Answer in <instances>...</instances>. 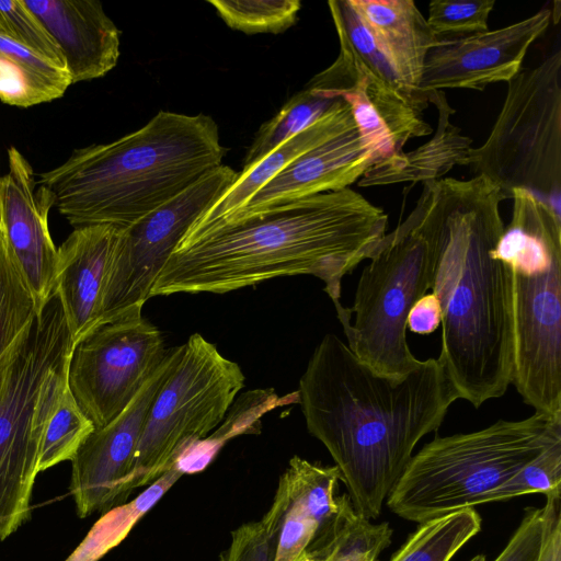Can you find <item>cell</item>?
<instances>
[{
    "label": "cell",
    "mask_w": 561,
    "mask_h": 561,
    "mask_svg": "<svg viewBox=\"0 0 561 561\" xmlns=\"http://www.w3.org/2000/svg\"><path fill=\"white\" fill-rule=\"evenodd\" d=\"M388 216L346 187L190 228L150 293L226 294L280 276L311 275L340 302L343 277L369 259Z\"/></svg>",
    "instance_id": "6da1fadb"
},
{
    "label": "cell",
    "mask_w": 561,
    "mask_h": 561,
    "mask_svg": "<svg viewBox=\"0 0 561 561\" xmlns=\"http://www.w3.org/2000/svg\"><path fill=\"white\" fill-rule=\"evenodd\" d=\"M458 399L438 357L390 378L332 333L314 348L298 390L309 433L329 450L354 510L367 519L380 515L417 443Z\"/></svg>",
    "instance_id": "7a4b0ae2"
},
{
    "label": "cell",
    "mask_w": 561,
    "mask_h": 561,
    "mask_svg": "<svg viewBox=\"0 0 561 561\" xmlns=\"http://www.w3.org/2000/svg\"><path fill=\"white\" fill-rule=\"evenodd\" d=\"M421 195L435 242L438 359L460 399L480 408L512 383L511 273L494 255L504 230L500 204L510 197L483 175L426 181Z\"/></svg>",
    "instance_id": "3957f363"
},
{
    "label": "cell",
    "mask_w": 561,
    "mask_h": 561,
    "mask_svg": "<svg viewBox=\"0 0 561 561\" xmlns=\"http://www.w3.org/2000/svg\"><path fill=\"white\" fill-rule=\"evenodd\" d=\"M226 151L210 116L160 111L117 140L76 149L37 183L73 228H125L220 167Z\"/></svg>",
    "instance_id": "277c9868"
},
{
    "label": "cell",
    "mask_w": 561,
    "mask_h": 561,
    "mask_svg": "<svg viewBox=\"0 0 561 561\" xmlns=\"http://www.w3.org/2000/svg\"><path fill=\"white\" fill-rule=\"evenodd\" d=\"M494 250L510 270L512 383L535 412L561 416V216L526 188Z\"/></svg>",
    "instance_id": "5b68a950"
},
{
    "label": "cell",
    "mask_w": 561,
    "mask_h": 561,
    "mask_svg": "<svg viewBox=\"0 0 561 561\" xmlns=\"http://www.w3.org/2000/svg\"><path fill=\"white\" fill-rule=\"evenodd\" d=\"M557 440L561 416L539 412L470 433L436 436L412 456L387 505L419 524L473 508Z\"/></svg>",
    "instance_id": "8992f818"
},
{
    "label": "cell",
    "mask_w": 561,
    "mask_h": 561,
    "mask_svg": "<svg viewBox=\"0 0 561 561\" xmlns=\"http://www.w3.org/2000/svg\"><path fill=\"white\" fill-rule=\"evenodd\" d=\"M72 347L55 293L0 362V540L30 516L42 435L69 386Z\"/></svg>",
    "instance_id": "52a82bcc"
},
{
    "label": "cell",
    "mask_w": 561,
    "mask_h": 561,
    "mask_svg": "<svg viewBox=\"0 0 561 561\" xmlns=\"http://www.w3.org/2000/svg\"><path fill=\"white\" fill-rule=\"evenodd\" d=\"M357 283L354 321L343 329L348 348L374 371L401 378L422 360L407 342L412 306L432 287L435 242L426 203L420 195L410 215L386 233Z\"/></svg>",
    "instance_id": "ba28073f"
},
{
    "label": "cell",
    "mask_w": 561,
    "mask_h": 561,
    "mask_svg": "<svg viewBox=\"0 0 561 561\" xmlns=\"http://www.w3.org/2000/svg\"><path fill=\"white\" fill-rule=\"evenodd\" d=\"M461 167L488 178L510 198L514 188H526L560 210L561 50L507 82L489 137L471 148Z\"/></svg>",
    "instance_id": "9c48e42d"
},
{
    "label": "cell",
    "mask_w": 561,
    "mask_h": 561,
    "mask_svg": "<svg viewBox=\"0 0 561 561\" xmlns=\"http://www.w3.org/2000/svg\"><path fill=\"white\" fill-rule=\"evenodd\" d=\"M244 380L237 363L199 333L192 334L150 407L121 503L172 469L184 449L206 438L224 421Z\"/></svg>",
    "instance_id": "30bf717a"
},
{
    "label": "cell",
    "mask_w": 561,
    "mask_h": 561,
    "mask_svg": "<svg viewBox=\"0 0 561 561\" xmlns=\"http://www.w3.org/2000/svg\"><path fill=\"white\" fill-rule=\"evenodd\" d=\"M141 310L117 313L73 344L69 388L95 430L124 411L167 355L160 331Z\"/></svg>",
    "instance_id": "8fae6325"
},
{
    "label": "cell",
    "mask_w": 561,
    "mask_h": 561,
    "mask_svg": "<svg viewBox=\"0 0 561 561\" xmlns=\"http://www.w3.org/2000/svg\"><path fill=\"white\" fill-rule=\"evenodd\" d=\"M237 178L238 172L221 164L135 224L118 227L105 278L101 322L144 306L190 227Z\"/></svg>",
    "instance_id": "7c38bea8"
},
{
    "label": "cell",
    "mask_w": 561,
    "mask_h": 561,
    "mask_svg": "<svg viewBox=\"0 0 561 561\" xmlns=\"http://www.w3.org/2000/svg\"><path fill=\"white\" fill-rule=\"evenodd\" d=\"M181 351L182 345L168 348L163 360L124 411L104 427L94 428L71 459L70 491L80 517L122 504V490L148 412Z\"/></svg>",
    "instance_id": "4fadbf2b"
},
{
    "label": "cell",
    "mask_w": 561,
    "mask_h": 561,
    "mask_svg": "<svg viewBox=\"0 0 561 561\" xmlns=\"http://www.w3.org/2000/svg\"><path fill=\"white\" fill-rule=\"evenodd\" d=\"M551 14V10L541 9L502 28L442 38L425 59L420 92L427 101V92L435 90L482 91L488 84L508 82L520 71L531 44L548 28Z\"/></svg>",
    "instance_id": "5bb4252c"
},
{
    "label": "cell",
    "mask_w": 561,
    "mask_h": 561,
    "mask_svg": "<svg viewBox=\"0 0 561 561\" xmlns=\"http://www.w3.org/2000/svg\"><path fill=\"white\" fill-rule=\"evenodd\" d=\"M8 158L9 171L0 178V225L38 314L55 295L57 248L48 229L54 202L45 187L35 191L33 169L18 149L11 147Z\"/></svg>",
    "instance_id": "9a60e30c"
},
{
    "label": "cell",
    "mask_w": 561,
    "mask_h": 561,
    "mask_svg": "<svg viewBox=\"0 0 561 561\" xmlns=\"http://www.w3.org/2000/svg\"><path fill=\"white\" fill-rule=\"evenodd\" d=\"M376 162L378 156L362 136L352 114L335 131L300 154L244 206L228 216L255 213L350 187Z\"/></svg>",
    "instance_id": "2e32d148"
},
{
    "label": "cell",
    "mask_w": 561,
    "mask_h": 561,
    "mask_svg": "<svg viewBox=\"0 0 561 561\" xmlns=\"http://www.w3.org/2000/svg\"><path fill=\"white\" fill-rule=\"evenodd\" d=\"M60 48L71 83L101 78L119 58L121 32L95 0H23Z\"/></svg>",
    "instance_id": "e0dca14e"
},
{
    "label": "cell",
    "mask_w": 561,
    "mask_h": 561,
    "mask_svg": "<svg viewBox=\"0 0 561 561\" xmlns=\"http://www.w3.org/2000/svg\"><path fill=\"white\" fill-rule=\"evenodd\" d=\"M118 227L93 225L75 228L57 248L55 293L73 344L102 319V299Z\"/></svg>",
    "instance_id": "ac0fdd59"
},
{
    "label": "cell",
    "mask_w": 561,
    "mask_h": 561,
    "mask_svg": "<svg viewBox=\"0 0 561 561\" xmlns=\"http://www.w3.org/2000/svg\"><path fill=\"white\" fill-rule=\"evenodd\" d=\"M340 51L331 66L317 73L306 88L329 99L353 88L368 101L389 130L398 151L414 137L427 136L432 127L423 118L424 108L375 73L353 48L343 28L334 24Z\"/></svg>",
    "instance_id": "d6986e66"
},
{
    "label": "cell",
    "mask_w": 561,
    "mask_h": 561,
    "mask_svg": "<svg viewBox=\"0 0 561 561\" xmlns=\"http://www.w3.org/2000/svg\"><path fill=\"white\" fill-rule=\"evenodd\" d=\"M379 51L409 93L427 107L419 90L425 59L442 38L412 0H348Z\"/></svg>",
    "instance_id": "ffe728a7"
},
{
    "label": "cell",
    "mask_w": 561,
    "mask_h": 561,
    "mask_svg": "<svg viewBox=\"0 0 561 561\" xmlns=\"http://www.w3.org/2000/svg\"><path fill=\"white\" fill-rule=\"evenodd\" d=\"M426 99L438 114L433 137L411 151L376 162L357 181L359 187L439 180L454 167L461 165L472 148V139L450 122L455 110L443 90L427 92Z\"/></svg>",
    "instance_id": "44dd1931"
},
{
    "label": "cell",
    "mask_w": 561,
    "mask_h": 561,
    "mask_svg": "<svg viewBox=\"0 0 561 561\" xmlns=\"http://www.w3.org/2000/svg\"><path fill=\"white\" fill-rule=\"evenodd\" d=\"M352 114L350 104L342 98L336 99L310 126L238 173L234 183L190 228L205 226L244 206L261 187L300 154L335 131Z\"/></svg>",
    "instance_id": "7402d4cb"
},
{
    "label": "cell",
    "mask_w": 561,
    "mask_h": 561,
    "mask_svg": "<svg viewBox=\"0 0 561 561\" xmlns=\"http://www.w3.org/2000/svg\"><path fill=\"white\" fill-rule=\"evenodd\" d=\"M68 71L0 32V100L30 107L64 95Z\"/></svg>",
    "instance_id": "603a6c76"
},
{
    "label": "cell",
    "mask_w": 561,
    "mask_h": 561,
    "mask_svg": "<svg viewBox=\"0 0 561 561\" xmlns=\"http://www.w3.org/2000/svg\"><path fill=\"white\" fill-rule=\"evenodd\" d=\"M337 501L335 518L314 536L307 549L328 561H378L391 542L389 524H373L359 515L347 494L337 496Z\"/></svg>",
    "instance_id": "cb8c5ba5"
},
{
    "label": "cell",
    "mask_w": 561,
    "mask_h": 561,
    "mask_svg": "<svg viewBox=\"0 0 561 561\" xmlns=\"http://www.w3.org/2000/svg\"><path fill=\"white\" fill-rule=\"evenodd\" d=\"M182 476L172 468L149 484L135 500L106 511L65 561H99L127 537L138 520Z\"/></svg>",
    "instance_id": "d4e9b609"
},
{
    "label": "cell",
    "mask_w": 561,
    "mask_h": 561,
    "mask_svg": "<svg viewBox=\"0 0 561 561\" xmlns=\"http://www.w3.org/2000/svg\"><path fill=\"white\" fill-rule=\"evenodd\" d=\"M480 529L473 508L432 518L420 524L390 561H449Z\"/></svg>",
    "instance_id": "484cf974"
},
{
    "label": "cell",
    "mask_w": 561,
    "mask_h": 561,
    "mask_svg": "<svg viewBox=\"0 0 561 561\" xmlns=\"http://www.w3.org/2000/svg\"><path fill=\"white\" fill-rule=\"evenodd\" d=\"M282 476L288 484L289 501L298 504L318 523L317 533L327 528L339 512L335 496L341 480L339 468L294 456Z\"/></svg>",
    "instance_id": "4316f807"
},
{
    "label": "cell",
    "mask_w": 561,
    "mask_h": 561,
    "mask_svg": "<svg viewBox=\"0 0 561 561\" xmlns=\"http://www.w3.org/2000/svg\"><path fill=\"white\" fill-rule=\"evenodd\" d=\"M335 101L336 99H329L309 88L294 94L277 114L259 128L244 157L242 170L250 168L279 145L310 126Z\"/></svg>",
    "instance_id": "83f0119b"
},
{
    "label": "cell",
    "mask_w": 561,
    "mask_h": 561,
    "mask_svg": "<svg viewBox=\"0 0 561 561\" xmlns=\"http://www.w3.org/2000/svg\"><path fill=\"white\" fill-rule=\"evenodd\" d=\"M36 314L31 290L9 250L0 225V362L22 339Z\"/></svg>",
    "instance_id": "f1b7e54d"
},
{
    "label": "cell",
    "mask_w": 561,
    "mask_h": 561,
    "mask_svg": "<svg viewBox=\"0 0 561 561\" xmlns=\"http://www.w3.org/2000/svg\"><path fill=\"white\" fill-rule=\"evenodd\" d=\"M93 430L92 422L79 408L68 386L44 427L38 455V473L61 461H71Z\"/></svg>",
    "instance_id": "f546056e"
},
{
    "label": "cell",
    "mask_w": 561,
    "mask_h": 561,
    "mask_svg": "<svg viewBox=\"0 0 561 561\" xmlns=\"http://www.w3.org/2000/svg\"><path fill=\"white\" fill-rule=\"evenodd\" d=\"M288 504V484L282 476L268 512L261 520L244 524L231 534V543L220 561H274Z\"/></svg>",
    "instance_id": "4dcf8cb0"
},
{
    "label": "cell",
    "mask_w": 561,
    "mask_h": 561,
    "mask_svg": "<svg viewBox=\"0 0 561 561\" xmlns=\"http://www.w3.org/2000/svg\"><path fill=\"white\" fill-rule=\"evenodd\" d=\"M232 30L252 35L279 34L293 26L301 9L298 0H207Z\"/></svg>",
    "instance_id": "1f68e13d"
},
{
    "label": "cell",
    "mask_w": 561,
    "mask_h": 561,
    "mask_svg": "<svg viewBox=\"0 0 561 561\" xmlns=\"http://www.w3.org/2000/svg\"><path fill=\"white\" fill-rule=\"evenodd\" d=\"M560 491L561 440H557L517 473L489 493L484 503L510 500L529 493H542L546 496L560 497Z\"/></svg>",
    "instance_id": "d6a6232c"
},
{
    "label": "cell",
    "mask_w": 561,
    "mask_h": 561,
    "mask_svg": "<svg viewBox=\"0 0 561 561\" xmlns=\"http://www.w3.org/2000/svg\"><path fill=\"white\" fill-rule=\"evenodd\" d=\"M494 0H434L428 4L430 27L436 36L465 37L489 31Z\"/></svg>",
    "instance_id": "836d02e7"
},
{
    "label": "cell",
    "mask_w": 561,
    "mask_h": 561,
    "mask_svg": "<svg viewBox=\"0 0 561 561\" xmlns=\"http://www.w3.org/2000/svg\"><path fill=\"white\" fill-rule=\"evenodd\" d=\"M328 7L334 24H339L356 53L364 62L379 77L414 101L421 107L426 108L415 100L400 82L393 69L379 51L369 30L351 5L348 0H331Z\"/></svg>",
    "instance_id": "e575fe53"
},
{
    "label": "cell",
    "mask_w": 561,
    "mask_h": 561,
    "mask_svg": "<svg viewBox=\"0 0 561 561\" xmlns=\"http://www.w3.org/2000/svg\"><path fill=\"white\" fill-rule=\"evenodd\" d=\"M0 32L66 69L60 48L23 0H0Z\"/></svg>",
    "instance_id": "d590c367"
},
{
    "label": "cell",
    "mask_w": 561,
    "mask_h": 561,
    "mask_svg": "<svg viewBox=\"0 0 561 561\" xmlns=\"http://www.w3.org/2000/svg\"><path fill=\"white\" fill-rule=\"evenodd\" d=\"M318 529V523L298 504L289 501L274 561H297L313 540Z\"/></svg>",
    "instance_id": "8d00e7d4"
},
{
    "label": "cell",
    "mask_w": 561,
    "mask_h": 561,
    "mask_svg": "<svg viewBox=\"0 0 561 561\" xmlns=\"http://www.w3.org/2000/svg\"><path fill=\"white\" fill-rule=\"evenodd\" d=\"M542 531L543 506L528 507L518 528L494 561H537ZM469 561H485V557L478 554Z\"/></svg>",
    "instance_id": "74e56055"
},
{
    "label": "cell",
    "mask_w": 561,
    "mask_h": 561,
    "mask_svg": "<svg viewBox=\"0 0 561 561\" xmlns=\"http://www.w3.org/2000/svg\"><path fill=\"white\" fill-rule=\"evenodd\" d=\"M546 499L542 540L537 561H561V497L546 496Z\"/></svg>",
    "instance_id": "f35d334b"
},
{
    "label": "cell",
    "mask_w": 561,
    "mask_h": 561,
    "mask_svg": "<svg viewBox=\"0 0 561 561\" xmlns=\"http://www.w3.org/2000/svg\"><path fill=\"white\" fill-rule=\"evenodd\" d=\"M440 323L442 308L433 293L422 296L412 306L407 318V329L421 335L433 333Z\"/></svg>",
    "instance_id": "ab89813d"
},
{
    "label": "cell",
    "mask_w": 561,
    "mask_h": 561,
    "mask_svg": "<svg viewBox=\"0 0 561 561\" xmlns=\"http://www.w3.org/2000/svg\"><path fill=\"white\" fill-rule=\"evenodd\" d=\"M297 561H328L324 557L306 549Z\"/></svg>",
    "instance_id": "60d3db41"
}]
</instances>
